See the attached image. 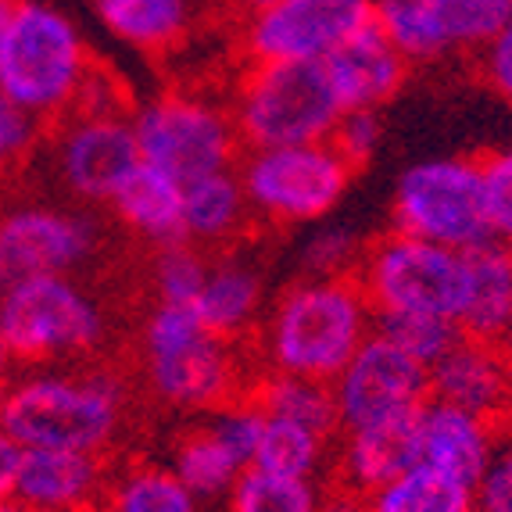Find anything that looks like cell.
I'll return each instance as SVG.
<instances>
[{"label":"cell","mask_w":512,"mask_h":512,"mask_svg":"<svg viewBox=\"0 0 512 512\" xmlns=\"http://www.w3.org/2000/svg\"><path fill=\"white\" fill-rule=\"evenodd\" d=\"M0 402H4V380H0Z\"/></svg>","instance_id":"49"},{"label":"cell","mask_w":512,"mask_h":512,"mask_svg":"<svg viewBox=\"0 0 512 512\" xmlns=\"http://www.w3.org/2000/svg\"><path fill=\"white\" fill-rule=\"evenodd\" d=\"M498 348H502V351H505V359L512 362V326H509V330L502 333V341H498Z\"/></svg>","instance_id":"47"},{"label":"cell","mask_w":512,"mask_h":512,"mask_svg":"<svg viewBox=\"0 0 512 512\" xmlns=\"http://www.w3.org/2000/svg\"><path fill=\"white\" fill-rule=\"evenodd\" d=\"M169 466L176 470V477L201 498V502L226 498L230 495V487L237 484L240 473L248 470V466H244V462H240L237 455L208 430L205 419L176 437Z\"/></svg>","instance_id":"28"},{"label":"cell","mask_w":512,"mask_h":512,"mask_svg":"<svg viewBox=\"0 0 512 512\" xmlns=\"http://www.w3.org/2000/svg\"><path fill=\"white\" fill-rule=\"evenodd\" d=\"M22 455L26 448L0 427V498L15 495V480H18V466H22Z\"/></svg>","instance_id":"42"},{"label":"cell","mask_w":512,"mask_h":512,"mask_svg":"<svg viewBox=\"0 0 512 512\" xmlns=\"http://www.w3.org/2000/svg\"><path fill=\"white\" fill-rule=\"evenodd\" d=\"M416 412L341 430L344 437L337 444V455H333V480L366 498L369 491L384 487L387 480H394L398 473L416 466L419 462Z\"/></svg>","instance_id":"17"},{"label":"cell","mask_w":512,"mask_h":512,"mask_svg":"<svg viewBox=\"0 0 512 512\" xmlns=\"http://www.w3.org/2000/svg\"><path fill=\"white\" fill-rule=\"evenodd\" d=\"M0 512H29V509H22L15 498H0Z\"/></svg>","instance_id":"48"},{"label":"cell","mask_w":512,"mask_h":512,"mask_svg":"<svg viewBox=\"0 0 512 512\" xmlns=\"http://www.w3.org/2000/svg\"><path fill=\"white\" fill-rule=\"evenodd\" d=\"M373 22L402 51L409 65H423V61L452 54L441 15L430 0H373Z\"/></svg>","instance_id":"29"},{"label":"cell","mask_w":512,"mask_h":512,"mask_svg":"<svg viewBox=\"0 0 512 512\" xmlns=\"http://www.w3.org/2000/svg\"><path fill=\"white\" fill-rule=\"evenodd\" d=\"M111 212L119 215L133 237L154 248L183 240V183L140 162L137 172L111 197Z\"/></svg>","instance_id":"24"},{"label":"cell","mask_w":512,"mask_h":512,"mask_svg":"<svg viewBox=\"0 0 512 512\" xmlns=\"http://www.w3.org/2000/svg\"><path fill=\"white\" fill-rule=\"evenodd\" d=\"M90 512H97V509H90Z\"/></svg>","instance_id":"50"},{"label":"cell","mask_w":512,"mask_h":512,"mask_svg":"<svg viewBox=\"0 0 512 512\" xmlns=\"http://www.w3.org/2000/svg\"><path fill=\"white\" fill-rule=\"evenodd\" d=\"M97 512H201V498L154 459H129L111 466Z\"/></svg>","instance_id":"25"},{"label":"cell","mask_w":512,"mask_h":512,"mask_svg":"<svg viewBox=\"0 0 512 512\" xmlns=\"http://www.w3.org/2000/svg\"><path fill=\"white\" fill-rule=\"evenodd\" d=\"M323 65L344 111H380L402 90L412 69L409 61L402 58V51L376 29V22L362 26L351 40H344Z\"/></svg>","instance_id":"19"},{"label":"cell","mask_w":512,"mask_h":512,"mask_svg":"<svg viewBox=\"0 0 512 512\" xmlns=\"http://www.w3.org/2000/svg\"><path fill=\"white\" fill-rule=\"evenodd\" d=\"M509 248H512V244H509Z\"/></svg>","instance_id":"52"},{"label":"cell","mask_w":512,"mask_h":512,"mask_svg":"<svg viewBox=\"0 0 512 512\" xmlns=\"http://www.w3.org/2000/svg\"><path fill=\"white\" fill-rule=\"evenodd\" d=\"M441 15L452 51L477 54L512 18V0H430Z\"/></svg>","instance_id":"32"},{"label":"cell","mask_w":512,"mask_h":512,"mask_svg":"<svg viewBox=\"0 0 512 512\" xmlns=\"http://www.w3.org/2000/svg\"><path fill=\"white\" fill-rule=\"evenodd\" d=\"M36 140H40V122L0 97V180L26 162Z\"/></svg>","instance_id":"40"},{"label":"cell","mask_w":512,"mask_h":512,"mask_svg":"<svg viewBox=\"0 0 512 512\" xmlns=\"http://www.w3.org/2000/svg\"><path fill=\"white\" fill-rule=\"evenodd\" d=\"M470 280L459 326L466 337L498 344L512 326V248L502 240H487L466 251Z\"/></svg>","instance_id":"23"},{"label":"cell","mask_w":512,"mask_h":512,"mask_svg":"<svg viewBox=\"0 0 512 512\" xmlns=\"http://www.w3.org/2000/svg\"><path fill=\"white\" fill-rule=\"evenodd\" d=\"M212 4L222 11V15H230V22L237 26V22H244V18L255 15V11L269 8L273 0H212Z\"/></svg>","instance_id":"44"},{"label":"cell","mask_w":512,"mask_h":512,"mask_svg":"<svg viewBox=\"0 0 512 512\" xmlns=\"http://www.w3.org/2000/svg\"><path fill=\"white\" fill-rule=\"evenodd\" d=\"M140 376L154 402L197 416L248 394L255 380L240 341L208 330L194 308L162 301H154L140 330Z\"/></svg>","instance_id":"3"},{"label":"cell","mask_w":512,"mask_h":512,"mask_svg":"<svg viewBox=\"0 0 512 512\" xmlns=\"http://www.w3.org/2000/svg\"><path fill=\"white\" fill-rule=\"evenodd\" d=\"M330 387L341 430H348L416 412L430 398V369L373 330Z\"/></svg>","instance_id":"14"},{"label":"cell","mask_w":512,"mask_h":512,"mask_svg":"<svg viewBox=\"0 0 512 512\" xmlns=\"http://www.w3.org/2000/svg\"><path fill=\"white\" fill-rule=\"evenodd\" d=\"M230 115L244 151L330 140L344 104L323 61H258L240 65Z\"/></svg>","instance_id":"6"},{"label":"cell","mask_w":512,"mask_h":512,"mask_svg":"<svg viewBox=\"0 0 512 512\" xmlns=\"http://www.w3.org/2000/svg\"><path fill=\"white\" fill-rule=\"evenodd\" d=\"M416 430L419 462H427V466L470 487L487 470V462L498 448V437H502L498 423L477 416V412L459 409V405L437 402V398H427L419 405Z\"/></svg>","instance_id":"18"},{"label":"cell","mask_w":512,"mask_h":512,"mask_svg":"<svg viewBox=\"0 0 512 512\" xmlns=\"http://www.w3.org/2000/svg\"><path fill=\"white\" fill-rule=\"evenodd\" d=\"M129 412V380L104 362L33 366L4 380L0 427L22 448L104 455Z\"/></svg>","instance_id":"1"},{"label":"cell","mask_w":512,"mask_h":512,"mask_svg":"<svg viewBox=\"0 0 512 512\" xmlns=\"http://www.w3.org/2000/svg\"><path fill=\"white\" fill-rule=\"evenodd\" d=\"M362 251H366V244L351 230L323 226V230L308 233V240L301 244V276H355Z\"/></svg>","instance_id":"35"},{"label":"cell","mask_w":512,"mask_h":512,"mask_svg":"<svg viewBox=\"0 0 512 512\" xmlns=\"http://www.w3.org/2000/svg\"><path fill=\"white\" fill-rule=\"evenodd\" d=\"M373 330L384 333L387 341H394L427 369L462 341V326L441 316H376Z\"/></svg>","instance_id":"34"},{"label":"cell","mask_w":512,"mask_h":512,"mask_svg":"<svg viewBox=\"0 0 512 512\" xmlns=\"http://www.w3.org/2000/svg\"><path fill=\"white\" fill-rule=\"evenodd\" d=\"M477 61H480L484 83L491 86L502 101L512 104V18H509V26L487 43L484 51H477Z\"/></svg>","instance_id":"41"},{"label":"cell","mask_w":512,"mask_h":512,"mask_svg":"<svg viewBox=\"0 0 512 512\" xmlns=\"http://www.w3.org/2000/svg\"><path fill=\"white\" fill-rule=\"evenodd\" d=\"M101 248V226L86 212L18 205L0 212V287L29 276H76Z\"/></svg>","instance_id":"12"},{"label":"cell","mask_w":512,"mask_h":512,"mask_svg":"<svg viewBox=\"0 0 512 512\" xmlns=\"http://www.w3.org/2000/svg\"><path fill=\"white\" fill-rule=\"evenodd\" d=\"M330 144L355 165V172L366 169L373 162V154L384 144V119L380 111L373 108H359V111H344L341 122L333 126Z\"/></svg>","instance_id":"38"},{"label":"cell","mask_w":512,"mask_h":512,"mask_svg":"<svg viewBox=\"0 0 512 512\" xmlns=\"http://www.w3.org/2000/svg\"><path fill=\"white\" fill-rule=\"evenodd\" d=\"M129 119L137 133L140 162L176 183L237 169L244 151L230 104L194 90H162L151 101L133 104Z\"/></svg>","instance_id":"8"},{"label":"cell","mask_w":512,"mask_h":512,"mask_svg":"<svg viewBox=\"0 0 512 512\" xmlns=\"http://www.w3.org/2000/svg\"><path fill=\"white\" fill-rule=\"evenodd\" d=\"M237 172L251 215L269 226L323 222L355 180V165L330 140L244 151Z\"/></svg>","instance_id":"9"},{"label":"cell","mask_w":512,"mask_h":512,"mask_svg":"<svg viewBox=\"0 0 512 512\" xmlns=\"http://www.w3.org/2000/svg\"><path fill=\"white\" fill-rule=\"evenodd\" d=\"M473 509L477 512H512V434L498 437V448L487 470L473 484Z\"/></svg>","instance_id":"39"},{"label":"cell","mask_w":512,"mask_h":512,"mask_svg":"<svg viewBox=\"0 0 512 512\" xmlns=\"http://www.w3.org/2000/svg\"><path fill=\"white\" fill-rule=\"evenodd\" d=\"M94 54L69 11L47 0H18L0 36V97L54 126L76 108Z\"/></svg>","instance_id":"4"},{"label":"cell","mask_w":512,"mask_h":512,"mask_svg":"<svg viewBox=\"0 0 512 512\" xmlns=\"http://www.w3.org/2000/svg\"><path fill=\"white\" fill-rule=\"evenodd\" d=\"M0 337L18 369L76 366L101 351L108 316L76 276H29L0 287Z\"/></svg>","instance_id":"5"},{"label":"cell","mask_w":512,"mask_h":512,"mask_svg":"<svg viewBox=\"0 0 512 512\" xmlns=\"http://www.w3.org/2000/svg\"><path fill=\"white\" fill-rule=\"evenodd\" d=\"M108 459L65 448H26L15 480V502L29 512H90L108 484Z\"/></svg>","instance_id":"15"},{"label":"cell","mask_w":512,"mask_h":512,"mask_svg":"<svg viewBox=\"0 0 512 512\" xmlns=\"http://www.w3.org/2000/svg\"><path fill=\"white\" fill-rule=\"evenodd\" d=\"M430 398L498 423L512 409V362L498 344L462 333V341L430 366Z\"/></svg>","instance_id":"16"},{"label":"cell","mask_w":512,"mask_h":512,"mask_svg":"<svg viewBox=\"0 0 512 512\" xmlns=\"http://www.w3.org/2000/svg\"><path fill=\"white\" fill-rule=\"evenodd\" d=\"M15 4L18 0H0V36H4V29H8L11 15H15Z\"/></svg>","instance_id":"45"},{"label":"cell","mask_w":512,"mask_h":512,"mask_svg":"<svg viewBox=\"0 0 512 512\" xmlns=\"http://www.w3.org/2000/svg\"><path fill=\"white\" fill-rule=\"evenodd\" d=\"M369 512H473V487L416 462L366 495Z\"/></svg>","instance_id":"27"},{"label":"cell","mask_w":512,"mask_h":512,"mask_svg":"<svg viewBox=\"0 0 512 512\" xmlns=\"http://www.w3.org/2000/svg\"><path fill=\"white\" fill-rule=\"evenodd\" d=\"M104 33L140 54H172L194 33L197 0H90Z\"/></svg>","instance_id":"21"},{"label":"cell","mask_w":512,"mask_h":512,"mask_svg":"<svg viewBox=\"0 0 512 512\" xmlns=\"http://www.w3.org/2000/svg\"><path fill=\"white\" fill-rule=\"evenodd\" d=\"M323 487L305 477H283L248 466L226 495V512H316Z\"/></svg>","instance_id":"31"},{"label":"cell","mask_w":512,"mask_h":512,"mask_svg":"<svg viewBox=\"0 0 512 512\" xmlns=\"http://www.w3.org/2000/svg\"><path fill=\"white\" fill-rule=\"evenodd\" d=\"M473 512H477V509H473Z\"/></svg>","instance_id":"51"},{"label":"cell","mask_w":512,"mask_h":512,"mask_svg":"<svg viewBox=\"0 0 512 512\" xmlns=\"http://www.w3.org/2000/svg\"><path fill=\"white\" fill-rule=\"evenodd\" d=\"M205 423L244 466H255L258 441H262V430H265V412L258 409L251 394H240L233 402L205 412Z\"/></svg>","instance_id":"36"},{"label":"cell","mask_w":512,"mask_h":512,"mask_svg":"<svg viewBox=\"0 0 512 512\" xmlns=\"http://www.w3.org/2000/svg\"><path fill=\"white\" fill-rule=\"evenodd\" d=\"M316 512H369V509H366V498L337 484V487H330V491H323Z\"/></svg>","instance_id":"43"},{"label":"cell","mask_w":512,"mask_h":512,"mask_svg":"<svg viewBox=\"0 0 512 512\" xmlns=\"http://www.w3.org/2000/svg\"><path fill=\"white\" fill-rule=\"evenodd\" d=\"M355 280L376 316H441L459 323L470 265L466 251L391 230L366 244Z\"/></svg>","instance_id":"7"},{"label":"cell","mask_w":512,"mask_h":512,"mask_svg":"<svg viewBox=\"0 0 512 512\" xmlns=\"http://www.w3.org/2000/svg\"><path fill=\"white\" fill-rule=\"evenodd\" d=\"M208 262L212 258L205 251L190 244V240H176V244H165V248L154 251L151 262V291L154 301L162 305H194L197 291L208 276Z\"/></svg>","instance_id":"33"},{"label":"cell","mask_w":512,"mask_h":512,"mask_svg":"<svg viewBox=\"0 0 512 512\" xmlns=\"http://www.w3.org/2000/svg\"><path fill=\"white\" fill-rule=\"evenodd\" d=\"M8 373H11V355L4 348V337H0V380H8Z\"/></svg>","instance_id":"46"},{"label":"cell","mask_w":512,"mask_h":512,"mask_svg":"<svg viewBox=\"0 0 512 512\" xmlns=\"http://www.w3.org/2000/svg\"><path fill=\"white\" fill-rule=\"evenodd\" d=\"M477 165L491 233L502 244H512V144L477 154Z\"/></svg>","instance_id":"37"},{"label":"cell","mask_w":512,"mask_h":512,"mask_svg":"<svg viewBox=\"0 0 512 512\" xmlns=\"http://www.w3.org/2000/svg\"><path fill=\"white\" fill-rule=\"evenodd\" d=\"M373 326L376 312L355 276H301L258 323V362L265 373L330 384Z\"/></svg>","instance_id":"2"},{"label":"cell","mask_w":512,"mask_h":512,"mask_svg":"<svg viewBox=\"0 0 512 512\" xmlns=\"http://www.w3.org/2000/svg\"><path fill=\"white\" fill-rule=\"evenodd\" d=\"M54 126V172L61 187L83 205H111L140 165L133 119L69 111Z\"/></svg>","instance_id":"13"},{"label":"cell","mask_w":512,"mask_h":512,"mask_svg":"<svg viewBox=\"0 0 512 512\" xmlns=\"http://www.w3.org/2000/svg\"><path fill=\"white\" fill-rule=\"evenodd\" d=\"M373 22V0H273L237 22L240 65L326 61L344 40Z\"/></svg>","instance_id":"11"},{"label":"cell","mask_w":512,"mask_h":512,"mask_svg":"<svg viewBox=\"0 0 512 512\" xmlns=\"http://www.w3.org/2000/svg\"><path fill=\"white\" fill-rule=\"evenodd\" d=\"M251 205L237 169L183 183V240L201 251L226 248L251 226Z\"/></svg>","instance_id":"22"},{"label":"cell","mask_w":512,"mask_h":512,"mask_svg":"<svg viewBox=\"0 0 512 512\" xmlns=\"http://www.w3.org/2000/svg\"><path fill=\"white\" fill-rule=\"evenodd\" d=\"M248 394L265 416H280L305 423L319 434L333 437L341 434V419H337V402H333V387L326 380L312 376H291V373H255Z\"/></svg>","instance_id":"26"},{"label":"cell","mask_w":512,"mask_h":512,"mask_svg":"<svg viewBox=\"0 0 512 512\" xmlns=\"http://www.w3.org/2000/svg\"><path fill=\"white\" fill-rule=\"evenodd\" d=\"M394 230L473 251L495 240L484 208L477 158H423L394 183Z\"/></svg>","instance_id":"10"},{"label":"cell","mask_w":512,"mask_h":512,"mask_svg":"<svg viewBox=\"0 0 512 512\" xmlns=\"http://www.w3.org/2000/svg\"><path fill=\"white\" fill-rule=\"evenodd\" d=\"M262 305H265L262 273L251 262H244V258L222 255L215 262H208V276L190 308H194L197 319L208 330L222 333L230 341H244L262 323Z\"/></svg>","instance_id":"20"},{"label":"cell","mask_w":512,"mask_h":512,"mask_svg":"<svg viewBox=\"0 0 512 512\" xmlns=\"http://www.w3.org/2000/svg\"><path fill=\"white\" fill-rule=\"evenodd\" d=\"M330 444L333 437L319 434V430L305 427V423L265 416L255 466H262L269 473H283V477L316 480L326 470V462H330Z\"/></svg>","instance_id":"30"}]
</instances>
